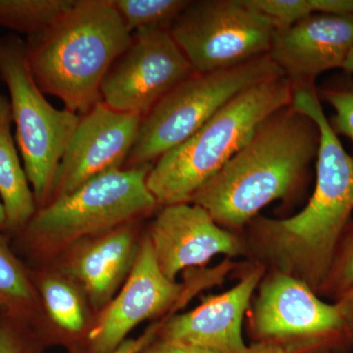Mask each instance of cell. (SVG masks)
I'll list each match as a JSON object with an SVG mask.
<instances>
[{
  "label": "cell",
  "instance_id": "1",
  "mask_svg": "<svg viewBox=\"0 0 353 353\" xmlns=\"http://www.w3.org/2000/svg\"><path fill=\"white\" fill-rule=\"evenodd\" d=\"M292 105L320 132L314 194L296 215H259L243 231L246 262L301 281L319 296L336 246L352 223L353 157L341 145L323 110L315 87L294 90Z\"/></svg>",
  "mask_w": 353,
  "mask_h": 353
},
{
  "label": "cell",
  "instance_id": "2",
  "mask_svg": "<svg viewBox=\"0 0 353 353\" xmlns=\"http://www.w3.org/2000/svg\"><path fill=\"white\" fill-rule=\"evenodd\" d=\"M319 143L314 121L285 106L259 125L190 203L208 211L220 227L243 233L271 202H292L303 194Z\"/></svg>",
  "mask_w": 353,
  "mask_h": 353
},
{
  "label": "cell",
  "instance_id": "3",
  "mask_svg": "<svg viewBox=\"0 0 353 353\" xmlns=\"http://www.w3.org/2000/svg\"><path fill=\"white\" fill-rule=\"evenodd\" d=\"M131 39L111 0H76L55 24L27 37L28 62L43 94L81 116L101 101L102 81Z\"/></svg>",
  "mask_w": 353,
  "mask_h": 353
},
{
  "label": "cell",
  "instance_id": "4",
  "mask_svg": "<svg viewBox=\"0 0 353 353\" xmlns=\"http://www.w3.org/2000/svg\"><path fill=\"white\" fill-rule=\"evenodd\" d=\"M285 76L243 90L206 124L152 165L146 185L158 206L190 203L192 196L245 145L263 121L290 105Z\"/></svg>",
  "mask_w": 353,
  "mask_h": 353
},
{
  "label": "cell",
  "instance_id": "5",
  "mask_svg": "<svg viewBox=\"0 0 353 353\" xmlns=\"http://www.w3.org/2000/svg\"><path fill=\"white\" fill-rule=\"evenodd\" d=\"M152 167H130L95 176L39 208L12 238L28 259L41 263L83 239L143 221L159 208L146 185Z\"/></svg>",
  "mask_w": 353,
  "mask_h": 353
},
{
  "label": "cell",
  "instance_id": "6",
  "mask_svg": "<svg viewBox=\"0 0 353 353\" xmlns=\"http://www.w3.org/2000/svg\"><path fill=\"white\" fill-rule=\"evenodd\" d=\"M284 76L270 55L230 68L194 73L171 90L141 119L124 168L152 165L180 145L243 90Z\"/></svg>",
  "mask_w": 353,
  "mask_h": 353
},
{
  "label": "cell",
  "instance_id": "7",
  "mask_svg": "<svg viewBox=\"0 0 353 353\" xmlns=\"http://www.w3.org/2000/svg\"><path fill=\"white\" fill-rule=\"evenodd\" d=\"M0 80L9 92L16 141L38 209L50 202L58 167L81 116L53 108L34 81L26 41L0 36Z\"/></svg>",
  "mask_w": 353,
  "mask_h": 353
},
{
  "label": "cell",
  "instance_id": "8",
  "mask_svg": "<svg viewBox=\"0 0 353 353\" xmlns=\"http://www.w3.org/2000/svg\"><path fill=\"white\" fill-rule=\"evenodd\" d=\"M250 343L280 353H350L352 336L336 304L296 279L265 272L246 313Z\"/></svg>",
  "mask_w": 353,
  "mask_h": 353
},
{
  "label": "cell",
  "instance_id": "9",
  "mask_svg": "<svg viewBox=\"0 0 353 353\" xmlns=\"http://www.w3.org/2000/svg\"><path fill=\"white\" fill-rule=\"evenodd\" d=\"M196 73L230 68L270 52L275 29L245 0H199L169 28Z\"/></svg>",
  "mask_w": 353,
  "mask_h": 353
},
{
  "label": "cell",
  "instance_id": "10",
  "mask_svg": "<svg viewBox=\"0 0 353 353\" xmlns=\"http://www.w3.org/2000/svg\"><path fill=\"white\" fill-rule=\"evenodd\" d=\"M194 73L169 29L141 30L132 32L129 46L104 77L101 101L120 112L143 117Z\"/></svg>",
  "mask_w": 353,
  "mask_h": 353
},
{
  "label": "cell",
  "instance_id": "11",
  "mask_svg": "<svg viewBox=\"0 0 353 353\" xmlns=\"http://www.w3.org/2000/svg\"><path fill=\"white\" fill-rule=\"evenodd\" d=\"M196 285L169 280L158 266L152 241L143 232L136 262L117 296L99 313L82 353H112L146 320L167 317L199 294Z\"/></svg>",
  "mask_w": 353,
  "mask_h": 353
},
{
  "label": "cell",
  "instance_id": "12",
  "mask_svg": "<svg viewBox=\"0 0 353 353\" xmlns=\"http://www.w3.org/2000/svg\"><path fill=\"white\" fill-rule=\"evenodd\" d=\"M145 232L160 270L171 281L188 269L205 268L218 254L230 259L246 256L243 233L220 227L196 204L159 208Z\"/></svg>",
  "mask_w": 353,
  "mask_h": 353
},
{
  "label": "cell",
  "instance_id": "13",
  "mask_svg": "<svg viewBox=\"0 0 353 353\" xmlns=\"http://www.w3.org/2000/svg\"><path fill=\"white\" fill-rule=\"evenodd\" d=\"M143 117L99 101L81 115L58 167L50 201L75 192L95 176L123 169Z\"/></svg>",
  "mask_w": 353,
  "mask_h": 353
},
{
  "label": "cell",
  "instance_id": "14",
  "mask_svg": "<svg viewBox=\"0 0 353 353\" xmlns=\"http://www.w3.org/2000/svg\"><path fill=\"white\" fill-rule=\"evenodd\" d=\"M231 290L201 299L189 312L169 315L160 322L157 339L206 348L218 353H245L243 324L265 269L248 263Z\"/></svg>",
  "mask_w": 353,
  "mask_h": 353
},
{
  "label": "cell",
  "instance_id": "15",
  "mask_svg": "<svg viewBox=\"0 0 353 353\" xmlns=\"http://www.w3.org/2000/svg\"><path fill=\"white\" fill-rule=\"evenodd\" d=\"M353 50V15L314 13L274 34L271 59L292 88L315 85L324 72L343 68Z\"/></svg>",
  "mask_w": 353,
  "mask_h": 353
},
{
  "label": "cell",
  "instance_id": "16",
  "mask_svg": "<svg viewBox=\"0 0 353 353\" xmlns=\"http://www.w3.org/2000/svg\"><path fill=\"white\" fill-rule=\"evenodd\" d=\"M143 221H134L74 243L54 269L82 288L90 307L103 310L131 273L141 245Z\"/></svg>",
  "mask_w": 353,
  "mask_h": 353
},
{
  "label": "cell",
  "instance_id": "17",
  "mask_svg": "<svg viewBox=\"0 0 353 353\" xmlns=\"http://www.w3.org/2000/svg\"><path fill=\"white\" fill-rule=\"evenodd\" d=\"M32 278L43 305L46 347L60 343L71 353H82L94 321L88 297L75 281L51 267L31 268Z\"/></svg>",
  "mask_w": 353,
  "mask_h": 353
},
{
  "label": "cell",
  "instance_id": "18",
  "mask_svg": "<svg viewBox=\"0 0 353 353\" xmlns=\"http://www.w3.org/2000/svg\"><path fill=\"white\" fill-rule=\"evenodd\" d=\"M10 102L0 94V199L6 209V234L20 233L38 211V204L11 132Z\"/></svg>",
  "mask_w": 353,
  "mask_h": 353
},
{
  "label": "cell",
  "instance_id": "19",
  "mask_svg": "<svg viewBox=\"0 0 353 353\" xmlns=\"http://www.w3.org/2000/svg\"><path fill=\"white\" fill-rule=\"evenodd\" d=\"M0 232V313L31 327L43 340L46 319L38 290L26 264Z\"/></svg>",
  "mask_w": 353,
  "mask_h": 353
},
{
  "label": "cell",
  "instance_id": "20",
  "mask_svg": "<svg viewBox=\"0 0 353 353\" xmlns=\"http://www.w3.org/2000/svg\"><path fill=\"white\" fill-rule=\"evenodd\" d=\"M75 2L76 0H0V27L32 36L55 24Z\"/></svg>",
  "mask_w": 353,
  "mask_h": 353
},
{
  "label": "cell",
  "instance_id": "21",
  "mask_svg": "<svg viewBox=\"0 0 353 353\" xmlns=\"http://www.w3.org/2000/svg\"><path fill=\"white\" fill-rule=\"evenodd\" d=\"M129 32L169 29L188 6V0H111Z\"/></svg>",
  "mask_w": 353,
  "mask_h": 353
},
{
  "label": "cell",
  "instance_id": "22",
  "mask_svg": "<svg viewBox=\"0 0 353 353\" xmlns=\"http://www.w3.org/2000/svg\"><path fill=\"white\" fill-rule=\"evenodd\" d=\"M353 289V221L336 246L331 266L323 283L319 296L333 303Z\"/></svg>",
  "mask_w": 353,
  "mask_h": 353
},
{
  "label": "cell",
  "instance_id": "23",
  "mask_svg": "<svg viewBox=\"0 0 353 353\" xmlns=\"http://www.w3.org/2000/svg\"><path fill=\"white\" fill-rule=\"evenodd\" d=\"M323 101L334 108L332 129L336 134H343L353 145V80L341 79L328 83L321 90Z\"/></svg>",
  "mask_w": 353,
  "mask_h": 353
},
{
  "label": "cell",
  "instance_id": "24",
  "mask_svg": "<svg viewBox=\"0 0 353 353\" xmlns=\"http://www.w3.org/2000/svg\"><path fill=\"white\" fill-rule=\"evenodd\" d=\"M246 6L266 18L275 31L285 29L313 13L311 0H245Z\"/></svg>",
  "mask_w": 353,
  "mask_h": 353
},
{
  "label": "cell",
  "instance_id": "25",
  "mask_svg": "<svg viewBox=\"0 0 353 353\" xmlns=\"http://www.w3.org/2000/svg\"><path fill=\"white\" fill-rule=\"evenodd\" d=\"M46 347L34 329L0 313V353H43Z\"/></svg>",
  "mask_w": 353,
  "mask_h": 353
},
{
  "label": "cell",
  "instance_id": "26",
  "mask_svg": "<svg viewBox=\"0 0 353 353\" xmlns=\"http://www.w3.org/2000/svg\"><path fill=\"white\" fill-rule=\"evenodd\" d=\"M160 321L155 322L152 326L146 330L145 333L137 339H129L120 345L115 352L112 353H141L145 350L153 341L157 339L158 329H159Z\"/></svg>",
  "mask_w": 353,
  "mask_h": 353
},
{
  "label": "cell",
  "instance_id": "27",
  "mask_svg": "<svg viewBox=\"0 0 353 353\" xmlns=\"http://www.w3.org/2000/svg\"><path fill=\"white\" fill-rule=\"evenodd\" d=\"M313 13L353 15V0H311Z\"/></svg>",
  "mask_w": 353,
  "mask_h": 353
},
{
  "label": "cell",
  "instance_id": "28",
  "mask_svg": "<svg viewBox=\"0 0 353 353\" xmlns=\"http://www.w3.org/2000/svg\"><path fill=\"white\" fill-rule=\"evenodd\" d=\"M141 353H218L206 348L181 345V343H169L161 340L154 341Z\"/></svg>",
  "mask_w": 353,
  "mask_h": 353
},
{
  "label": "cell",
  "instance_id": "29",
  "mask_svg": "<svg viewBox=\"0 0 353 353\" xmlns=\"http://www.w3.org/2000/svg\"><path fill=\"white\" fill-rule=\"evenodd\" d=\"M334 303L338 306L339 310L347 324L353 343V289L345 296L341 297L340 301H336Z\"/></svg>",
  "mask_w": 353,
  "mask_h": 353
},
{
  "label": "cell",
  "instance_id": "30",
  "mask_svg": "<svg viewBox=\"0 0 353 353\" xmlns=\"http://www.w3.org/2000/svg\"><path fill=\"white\" fill-rule=\"evenodd\" d=\"M245 353H280L276 348L269 347V345H256V343H250L248 345Z\"/></svg>",
  "mask_w": 353,
  "mask_h": 353
},
{
  "label": "cell",
  "instance_id": "31",
  "mask_svg": "<svg viewBox=\"0 0 353 353\" xmlns=\"http://www.w3.org/2000/svg\"><path fill=\"white\" fill-rule=\"evenodd\" d=\"M0 232L6 234L7 232V219L6 209H4L3 203L0 199Z\"/></svg>",
  "mask_w": 353,
  "mask_h": 353
},
{
  "label": "cell",
  "instance_id": "32",
  "mask_svg": "<svg viewBox=\"0 0 353 353\" xmlns=\"http://www.w3.org/2000/svg\"><path fill=\"white\" fill-rule=\"evenodd\" d=\"M347 73L353 74V50L348 55L347 61L343 64V68Z\"/></svg>",
  "mask_w": 353,
  "mask_h": 353
}]
</instances>
